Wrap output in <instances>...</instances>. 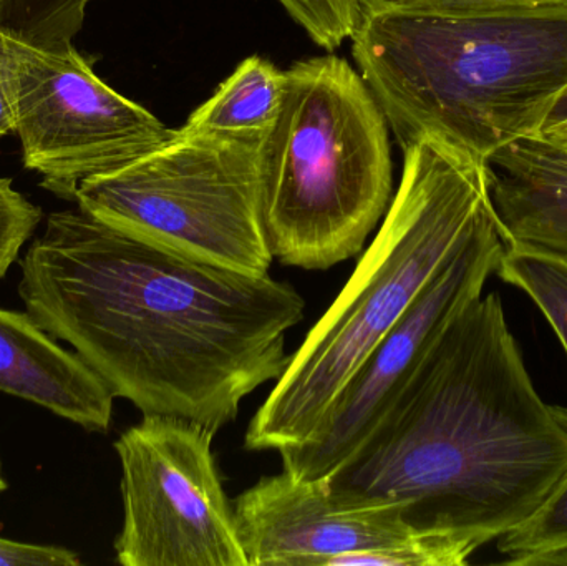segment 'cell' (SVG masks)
<instances>
[{
  "label": "cell",
  "mask_w": 567,
  "mask_h": 566,
  "mask_svg": "<svg viewBox=\"0 0 567 566\" xmlns=\"http://www.w3.org/2000/svg\"><path fill=\"white\" fill-rule=\"evenodd\" d=\"M20 269L27 312L115 398L215 434L281 378L306 309L289 282L182 255L79 206L49 215Z\"/></svg>",
  "instance_id": "1"
},
{
  "label": "cell",
  "mask_w": 567,
  "mask_h": 566,
  "mask_svg": "<svg viewBox=\"0 0 567 566\" xmlns=\"http://www.w3.org/2000/svg\"><path fill=\"white\" fill-rule=\"evenodd\" d=\"M567 474V412L536 391L498 292L436 339L369 438L320 478L337 501L402 502L470 547L528 521Z\"/></svg>",
  "instance_id": "2"
},
{
  "label": "cell",
  "mask_w": 567,
  "mask_h": 566,
  "mask_svg": "<svg viewBox=\"0 0 567 566\" xmlns=\"http://www.w3.org/2000/svg\"><path fill=\"white\" fill-rule=\"evenodd\" d=\"M350 40L402 148L435 136L488 162L538 135L567 86V9L456 12L365 0Z\"/></svg>",
  "instance_id": "3"
},
{
  "label": "cell",
  "mask_w": 567,
  "mask_h": 566,
  "mask_svg": "<svg viewBox=\"0 0 567 566\" xmlns=\"http://www.w3.org/2000/svg\"><path fill=\"white\" fill-rule=\"evenodd\" d=\"M402 150V178L375 238L249 422L248 451L306 442L367 356L493 208L483 159L435 136Z\"/></svg>",
  "instance_id": "4"
},
{
  "label": "cell",
  "mask_w": 567,
  "mask_h": 566,
  "mask_svg": "<svg viewBox=\"0 0 567 566\" xmlns=\"http://www.w3.org/2000/svg\"><path fill=\"white\" fill-rule=\"evenodd\" d=\"M286 73L262 143L266 228L281 265L322 271L362 253L392 205L390 126L346 59L300 60Z\"/></svg>",
  "instance_id": "5"
},
{
  "label": "cell",
  "mask_w": 567,
  "mask_h": 566,
  "mask_svg": "<svg viewBox=\"0 0 567 566\" xmlns=\"http://www.w3.org/2000/svg\"><path fill=\"white\" fill-rule=\"evenodd\" d=\"M262 143L188 130L112 172L85 179L83 212L173 251L248 275H269Z\"/></svg>",
  "instance_id": "6"
},
{
  "label": "cell",
  "mask_w": 567,
  "mask_h": 566,
  "mask_svg": "<svg viewBox=\"0 0 567 566\" xmlns=\"http://www.w3.org/2000/svg\"><path fill=\"white\" fill-rule=\"evenodd\" d=\"M93 63L73 42L37 45L0 29V72L23 166L65 202L75 203L85 179L133 162L173 133L100 79Z\"/></svg>",
  "instance_id": "7"
},
{
  "label": "cell",
  "mask_w": 567,
  "mask_h": 566,
  "mask_svg": "<svg viewBox=\"0 0 567 566\" xmlns=\"http://www.w3.org/2000/svg\"><path fill=\"white\" fill-rule=\"evenodd\" d=\"M215 435L199 422L159 414L120 435V565L249 566L213 454Z\"/></svg>",
  "instance_id": "8"
},
{
  "label": "cell",
  "mask_w": 567,
  "mask_h": 566,
  "mask_svg": "<svg viewBox=\"0 0 567 566\" xmlns=\"http://www.w3.org/2000/svg\"><path fill=\"white\" fill-rule=\"evenodd\" d=\"M505 248L493 206L395 328L353 372L316 432L302 444L278 452L282 471L300 481H320L349 459L369 438L446 326L483 295Z\"/></svg>",
  "instance_id": "9"
},
{
  "label": "cell",
  "mask_w": 567,
  "mask_h": 566,
  "mask_svg": "<svg viewBox=\"0 0 567 566\" xmlns=\"http://www.w3.org/2000/svg\"><path fill=\"white\" fill-rule=\"evenodd\" d=\"M249 566H352L353 558L419 537L402 502L337 501L322 481L262 477L235 501Z\"/></svg>",
  "instance_id": "10"
},
{
  "label": "cell",
  "mask_w": 567,
  "mask_h": 566,
  "mask_svg": "<svg viewBox=\"0 0 567 566\" xmlns=\"http://www.w3.org/2000/svg\"><path fill=\"white\" fill-rule=\"evenodd\" d=\"M0 392L23 399L90 432L112 424L115 395L29 312L0 309Z\"/></svg>",
  "instance_id": "11"
},
{
  "label": "cell",
  "mask_w": 567,
  "mask_h": 566,
  "mask_svg": "<svg viewBox=\"0 0 567 566\" xmlns=\"http://www.w3.org/2000/svg\"><path fill=\"white\" fill-rule=\"evenodd\" d=\"M486 165L505 245L567 259V145L525 136L498 150Z\"/></svg>",
  "instance_id": "12"
},
{
  "label": "cell",
  "mask_w": 567,
  "mask_h": 566,
  "mask_svg": "<svg viewBox=\"0 0 567 566\" xmlns=\"http://www.w3.org/2000/svg\"><path fill=\"white\" fill-rule=\"evenodd\" d=\"M286 85V70L265 56H248L183 128L215 138L265 142L281 113Z\"/></svg>",
  "instance_id": "13"
},
{
  "label": "cell",
  "mask_w": 567,
  "mask_h": 566,
  "mask_svg": "<svg viewBox=\"0 0 567 566\" xmlns=\"http://www.w3.org/2000/svg\"><path fill=\"white\" fill-rule=\"evenodd\" d=\"M496 275L529 296L567 354V259L543 249L506 245Z\"/></svg>",
  "instance_id": "14"
},
{
  "label": "cell",
  "mask_w": 567,
  "mask_h": 566,
  "mask_svg": "<svg viewBox=\"0 0 567 566\" xmlns=\"http://www.w3.org/2000/svg\"><path fill=\"white\" fill-rule=\"evenodd\" d=\"M96 0H0V29L37 45L73 42Z\"/></svg>",
  "instance_id": "15"
},
{
  "label": "cell",
  "mask_w": 567,
  "mask_h": 566,
  "mask_svg": "<svg viewBox=\"0 0 567 566\" xmlns=\"http://www.w3.org/2000/svg\"><path fill=\"white\" fill-rule=\"evenodd\" d=\"M567 547V474L542 507L515 531L499 538L506 565H525L529 558Z\"/></svg>",
  "instance_id": "16"
},
{
  "label": "cell",
  "mask_w": 567,
  "mask_h": 566,
  "mask_svg": "<svg viewBox=\"0 0 567 566\" xmlns=\"http://www.w3.org/2000/svg\"><path fill=\"white\" fill-rule=\"evenodd\" d=\"M306 30L307 35L322 49H339L346 40L352 39L357 23L362 16L365 0H278Z\"/></svg>",
  "instance_id": "17"
},
{
  "label": "cell",
  "mask_w": 567,
  "mask_h": 566,
  "mask_svg": "<svg viewBox=\"0 0 567 566\" xmlns=\"http://www.w3.org/2000/svg\"><path fill=\"white\" fill-rule=\"evenodd\" d=\"M42 208L13 188V179L0 176V279L19 258L42 222Z\"/></svg>",
  "instance_id": "18"
},
{
  "label": "cell",
  "mask_w": 567,
  "mask_h": 566,
  "mask_svg": "<svg viewBox=\"0 0 567 566\" xmlns=\"http://www.w3.org/2000/svg\"><path fill=\"white\" fill-rule=\"evenodd\" d=\"M79 555L55 545H33L0 537V566H76Z\"/></svg>",
  "instance_id": "19"
},
{
  "label": "cell",
  "mask_w": 567,
  "mask_h": 566,
  "mask_svg": "<svg viewBox=\"0 0 567 566\" xmlns=\"http://www.w3.org/2000/svg\"><path fill=\"white\" fill-rule=\"evenodd\" d=\"M405 6L456 12H498V10L567 9V0H393Z\"/></svg>",
  "instance_id": "20"
},
{
  "label": "cell",
  "mask_w": 567,
  "mask_h": 566,
  "mask_svg": "<svg viewBox=\"0 0 567 566\" xmlns=\"http://www.w3.org/2000/svg\"><path fill=\"white\" fill-rule=\"evenodd\" d=\"M538 135L546 136L553 142H567V86L549 110Z\"/></svg>",
  "instance_id": "21"
},
{
  "label": "cell",
  "mask_w": 567,
  "mask_h": 566,
  "mask_svg": "<svg viewBox=\"0 0 567 566\" xmlns=\"http://www.w3.org/2000/svg\"><path fill=\"white\" fill-rule=\"evenodd\" d=\"M12 133H16V113H13L12 102H10L6 82L0 72V140L12 135Z\"/></svg>",
  "instance_id": "22"
},
{
  "label": "cell",
  "mask_w": 567,
  "mask_h": 566,
  "mask_svg": "<svg viewBox=\"0 0 567 566\" xmlns=\"http://www.w3.org/2000/svg\"><path fill=\"white\" fill-rule=\"evenodd\" d=\"M523 566H567V547L529 558Z\"/></svg>",
  "instance_id": "23"
},
{
  "label": "cell",
  "mask_w": 567,
  "mask_h": 566,
  "mask_svg": "<svg viewBox=\"0 0 567 566\" xmlns=\"http://www.w3.org/2000/svg\"><path fill=\"white\" fill-rule=\"evenodd\" d=\"M6 488H7V482H6V478H3V475H2V462H0V492L6 491Z\"/></svg>",
  "instance_id": "24"
},
{
  "label": "cell",
  "mask_w": 567,
  "mask_h": 566,
  "mask_svg": "<svg viewBox=\"0 0 567 566\" xmlns=\"http://www.w3.org/2000/svg\"><path fill=\"white\" fill-rule=\"evenodd\" d=\"M563 145H567V142L563 143Z\"/></svg>",
  "instance_id": "25"
}]
</instances>
